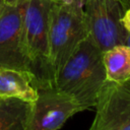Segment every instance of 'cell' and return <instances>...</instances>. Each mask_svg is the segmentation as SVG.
Wrapping results in <instances>:
<instances>
[{"mask_svg": "<svg viewBox=\"0 0 130 130\" xmlns=\"http://www.w3.org/2000/svg\"><path fill=\"white\" fill-rule=\"evenodd\" d=\"M105 82L103 52L87 36L61 67L54 84L86 110L94 108Z\"/></svg>", "mask_w": 130, "mask_h": 130, "instance_id": "6da1fadb", "label": "cell"}, {"mask_svg": "<svg viewBox=\"0 0 130 130\" xmlns=\"http://www.w3.org/2000/svg\"><path fill=\"white\" fill-rule=\"evenodd\" d=\"M52 4L51 0H27L23 12L25 50L37 88L53 85L55 80L49 52V22Z\"/></svg>", "mask_w": 130, "mask_h": 130, "instance_id": "7a4b0ae2", "label": "cell"}, {"mask_svg": "<svg viewBox=\"0 0 130 130\" xmlns=\"http://www.w3.org/2000/svg\"><path fill=\"white\" fill-rule=\"evenodd\" d=\"M87 36L83 7L52 4L49 22V52L54 77Z\"/></svg>", "mask_w": 130, "mask_h": 130, "instance_id": "3957f363", "label": "cell"}, {"mask_svg": "<svg viewBox=\"0 0 130 130\" xmlns=\"http://www.w3.org/2000/svg\"><path fill=\"white\" fill-rule=\"evenodd\" d=\"M83 11L88 36L102 52L125 44L128 32L121 22L125 8L119 0H83Z\"/></svg>", "mask_w": 130, "mask_h": 130, "instance_id": "277c9868", "label": "cell"}, {"mask_svg": "<svg viewBox=\"0 0 130 130\" xmlns=\"http://www.w3.org/2000/svg\"><path fill=\"white\" fill-rule=\"evenodd\" d=\"M37 89L38 96L31 105V130H59L69 118L84 111L78 102L54 84Z\"/></svg>", "mask_w": 130, "mask_h": 130, "instance_id": "5b68a950", "label": "cell"}, {"mask_svg": "<svg viewBox=\"0 0 130 130\" xmlns=\"http://www.w3.org/2000/svg\"><path fill=\"white\" fill-rule=\"evenodd\" d=\"M26 1L15 5L5 4L0 13V67L31 73L23 36Z\"/></svg>", "mask_w": 130, "mask_h": 130, "instance_id": "8992f818", "label": "cell"}, {"mask_svg": "<svg viewBox=\"0 0 130 130\" xmlns=\"http://www.w3.org/2000/svg\"><path fill=\"white\" fill-rule=\"evenodd\" d=\"M94 108L88 130H130V79L123 83L106 80Z\"/></svg>", "mask_w": 130, "mask_h": 130, "instance_id": "52a82bcc", "label": "cell"}, {"mask_svg": "<svg viewBox=\"0 0 130 130\" xmlns=\"http://www.w3.org/2000/svg\"><path fill=\"white\" fill-rule=\"evenodd\" d=\"M38 96L35 77L28 71L0 67V98L34 103Z\"/></svg>", "mask_w": 130, "mask_h": 130, "instance_id": "ba28073f", "label": "cell"}, {"mask_svg": "<svg viewBox=\"0 0 130 130\" xmlns=\"http://www.w3.org/2000/svg\"><path fill=\"white\" fill-rule=\"evenodd\" d=\"M31 105L15 98H1L0 130H31Z\"/></svg>", "mask_w": 130, "mask_h": 130, "instance_id": "9c48e42d", "label": "cell"}, {"mask_svg": "<svg viewBox=\"0 0 130 130\" xmlns=\"http://www.w3.org/2000/svg\"><path fill=\"white\" fill-rule=\"evenodd\" d=\"M106 80L123 83L130 79V48L117 45L103 52Z\"/></svg>", "mask_w": 130, "mask_h": 130, "instance_id": "30bf717a", "label": "cell"}, {"mask_svg": "<svg viewBox=\"0 0 130 130\" xmlns=\"http://www.w3.org/2000/svg\"><path fill=\"white\" fill-rule=\"evenodd\" d=\"M121 22L123 27L126 29L127 32H130V7L125 9L122 17H121Z\"/></svg>", "mask_w": 130, "mask_h": 130, "instance_id": "8fae6325", "label": "cell"}, {"mask_svg": "<svg viewBox=\"0 0 130 130\" xmlns=\"http://www.w3.org/2000/svg\"><path fill=\"white\" fill-rule=\"evenodd\" d=\"M55 4L60 5H71V6H78L83 7V0H51Z\"/></svg>", "mask_w": 130, "mask_h": 130, "instance_id": "7c38bea8", "label": "cell"}, {"mask_svg": "<svg viewBox=\"0 0 130 130\" xmlns=\"http://www.w3.org/2000/svg\"><path fill=\"white\" fill-rule=\"evenodd\" d=\"M5 4H8V5H15V4H19V3H22V2H25L26 0H3Z\"/></svg>", "mask_w": 130, "mask_h": 130, "instance_id": "4fadbf2b", "label": "cell"}, {"mask_svg": "<svg viewBox=\"0 0 130 130\" xmlns=\"http://www.w3.org/2000/svg\"><path fill=\"white\" fill-rule=\"evenodd\" d=\"M119 1L123 5V7L125 9H127L128 7H130V0H119Z\"/></svg>", "mask_w": 130, "mask_h": 130, "instance_id": "5bb4252c", "label": "cell"}, {"mask_svg": "<svg viewBox=\"0 0 130 130\" xmlns=\"http://www.w3.org/2000/svg\"><path fill=\"white\" fill-rule=\"evenodd\" d=\"M125 45H127V46L130 48V32H128V34H127L126 41H125Z\"/></svg>", "mask_w": 130, "mask_h": 130, "instance_id": "9a60e30c", "label": "cell"}, {"mask_svg": "<svg viewBox=\"0 0 130 130\" xmlns=\"http://www.w3.org/2000/svg\"><path fill=\"white\" fill-rule=\"evenodd\" d=\"M4 6H5L4 1H3V0H0V13H1V11H2V9H3Z\"/></svg>", "mask_w": 130, "mask_h": 130, "instance_id": "2e32d148", "label": "cell"}, {"mask_svg": "<svg viewBox=\"0 0 130 130\" xmlns=\"http://www.w3.org/2000/svg\"><path fill=\"white\" fill-rule=\"evenodd\" d=\"M0 99H1V98H0Z\"/></svg>", "mask_w": 130, "mask_h": 130, "instance_id": "e0dca14e", "label": "cell"}]
</instances>
